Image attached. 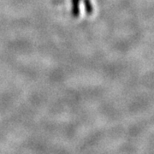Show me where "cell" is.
<instances>
[{"instance_id": "1", "label": "cell", "mask_w": 154, "mask_h": 154, "mask_svg": "<svg viewBox=\"0 0 154 154\" xmlns=\"http://www.w3.org/2000/svg\"><path fill=\"white\" fill-rule=\"evenodd\" d=\"M80 3L81 0H71L72 15L74 17H78L80 15Z\"/></svg>"}, {"instance_id": "2", "label": "cell", "mask_w": 154, "mask_h": 154, "mask_svg": "<svg viewBox=\"0 0 154 154\" xmlns=\"http://www.w3.org/2000/svg\"><path fill=\"white\" fill-rule=\"evenodd\" d=\"M84 5H85V10L88 15H91L94 11V8H93V5L91 0H83Z\"/></svg>"}]
</instances>
